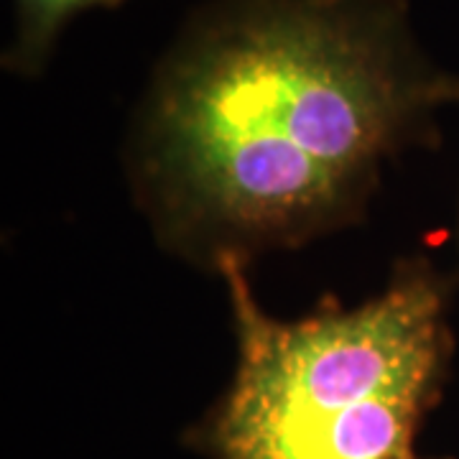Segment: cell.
<instances>
[{"instance_id":"3957f363","label":"cell","mask_w":459,"mask_h":459,"mask_svg":"<svg viewBox=\"0 0 459 459\" xmlns=\"http://www.w3.org/2000/svg\"><path fill=\"white\" fill-rule=\"evenodd\" d=\"M117 3L120 0H13L16 36L5 54V65L18 74H36L72 18Z\"/></svg>"},{"instance_id":"6da1fadb","label":"cell","mask_w":459,"mask_h":459,"mask_svg":"<svg viewBox=\"0 0 459 459\" xmlns=\"http://www.w3.org/2000/svg\"><path fill=\"white\" fill-rule=\"evenodd\" d=\"M452 82L403 0H217L156 66L135 202L161 246L212 271L304 246L360 217Z\"/></svg>"},{"instance_id":"7a4b0ae2","label":"cell","mask_w":459,"mask_h":459,"mask_svg":"<svg viewBox=\"0 0 459 459\" xmlns=\"http://www.w3.org/2000/svg\"><path fill=\"white\" fill-rule=\"evenodd\" d=\"M235 376L199 427L212 459H431L419 431L442 398L455 352L452 286L427 261L401 263L358 307L279 319L246 263L222 261Z\"/></svg>"},{"instance_id":"277c9868","label":"cell","mask_w":459,"mask_h":459,"mask_svg":"<svg viewBox=\"0 0 459 459\" xmlns=\"http://www.w3.org/2000/svg\"><path fill=\"white\" fill-rule=\"evenodd\" d=\"M452 102H459V77H455L452 82Z\"/></svg>"}]
</instances>
